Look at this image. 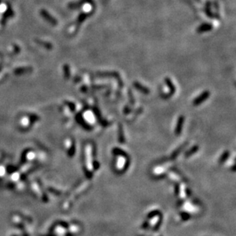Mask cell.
Returning <instances> with one entry per match:
<instances>
[{"label": "cell", "instance_id": "cell-1", "mask_svg": "<svg viewBox=\"0 0 236 236\" xmlns=\"http://www.w3.org/2000/svg\"><path fill=\"white\" fill-rule=\"evenodd\" d=\"M5 173V168L2 167H0V175H3Z\"/></svg>", "mask_w": 236, "mask_h": 236}]
</instances>
